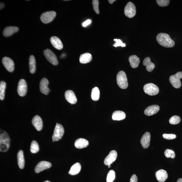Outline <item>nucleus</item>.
<instances>
[{"label": "nucleus", "instance_id": "f704fd0d", "mask_svg": "<svg viewBox=\"0 0 182 182\" xmlns=\"http://www.w3.org/2000/svg\"><path fill=\"white\" fill-rule=\"evenodd\" d=\"M181 118L179 116H174L171 117L169 120V123L172 124H176L181 122Z\"/></svg>", "mask_w": 182, "mask_h": 182}, {"label": "nucleus", "instance_id": "2f4dec72", "mask_svg": "<svg viewBox=\"0 0 182 182\" xmlns=\"http://www.w3.org/2000/svg\"><path fill=\"white\" fill-rule=\"evenodd\" d=\"M30 150L31 152L33 154L37 153L39 151V145L37 141H33L32 142Z\"/></svg>", "mask_w": 182, "mask_h": 182}, {"label": "nucleus", "instance_id": "ea45409f", "mask_svg": "<svg viewBox=\"0 0 182 182\" xmlns=\"http://www.w3.org/2000/svg\"><path fill=\"white\" fill-rule=\"evenodd\" d=\"M138 178L135 174L133 175L130 179V182H137Z\"/></svg>", "mask_w": 182, "mask_h": 182}, {"label": "nucleus", "instance_id": "72a5a7b5", "mask_svg": "<svg viewBox=\"0 0 182 182\" xmlns=\"http://www.w3.org/2000/svg\"><path fill=\"white\" fill-rule=\"evenodd\" d=\"M164 154L167 158H174L175 156L174 151L170 149H166L164 152Z\"/></svg>", "mask_w": 182, "mask_h": 182}, {"label": "nucleus", "instance_id": "2eb2a0df", "mask_svg": "<svg viewBox=\"0 0 182 182\" xmlns=\"http://www.w3.org/2000/svg\"><path fill=\"white\" fill-rule=\"evenodd\" d=\"M65 99L72 104H74L77 102V99L73 91L68 90L65 93Z\"/></svg>", "mask_w": 182, "mask_h": 182}, {"label": "nucleus", "instance_id": "a878e982", "mask_svg": "<svg viewBox=\"0 0 182 182\" xmlns=\"http://www.w3.org/2000/svg\"><path fill=\"white\" fill-rule=\"evenodd\" d=\"M92 55L90 53H87L82 54L80 56L79 58L80 62L82 64L89 63L92 60Z\"/></svg>", "mask_w": 182, "mask_h": 182}, {"label": "nucleus", "instance_id": "f257e3e1", "mask_svg": "<svg viewBox=\"0 0 182 182\" xmlns=\"http://www.w3.org/2000/svg\"><path fill=\"white\" fill-rule=\"evenodd\" d=\"M158 43L165 47L171 48L175 45V42L167 34L161 33L158 34L156 38Z\"/></svg>", "mask_w": 182, "mask_h": 182}, {"label": "nucleus", "instance_id": "79ce46f5", "mask_svg": "<svg viewBox=\"0 0 182 182\" xmlns=\"http://www.w3.org/2000/svg\"><path fill=\"white\" fill-rule=\"evenodd\" d=\"M108 1H109V3L110 4H112L113 3L114 1H116L115 0H108Z\"/></svg>", "mask_w": 182, "mask_h": 182}, {"label": "nucleus", "instance_id": "c85d7f7f", "mask_svg": "<svg viewBox=\"0 0 182 182\" xmlns=\"http://www.w3.org/2000/svg\"><path fill=\"white\" fill-rule=\"evenodd\" d=\"M29 63L31 73H34L36 71V62L35 57L33 55H31L29 57Z\"/></svg>", "mask_w": 182, "mask_h": 182}, {"label": "nucleus", "instance_id": "4be33fe9", "mask_svg": "<svg viewBox=\"0 0 182 182\" xmlns=\"http://www.w3.org/2000/svg\"><path fill=\"white\" fill-rule=\"evenodd\" d=\"M89 144V142L87 140L83 138H79L76 141L75 146L77 149H82L87 147Z\"/></svg>", "mask_w": 182, "mask_h": 182}, {"label": "nucleus", "instance_id": "1a4fd4ad", "mask_svg": "<svg viewBox=\"0 0 182 182\" xmlns=\"http://www.w3.org/2000/svg\"><path fill=\"white\" fill-rule=\"evenodd\" d=\"M44 54L47 60L52 64L57 65L58 64V61L56 55L54 52L49 49H46L44 51Z\"/></svg>", "mask_w": 182, "mask_h": 182}, {"label": "nucleus", "instance_id": "20e7f679", "mask_svg": "<svg viewBox=\"0 0 182 182\" xmlns=\"http://www.w3.org/2000/svg\"><path fill=\"white\" fill-rule=\"evenodd\" d=\"M182 79V72H179L175 74L170 76L169 81L172 86L176 88H179L181 87V79Z\"/></svg>", "mask_w": 182, "mask_h": 182}, {"label": "nucleus", "instance_id": "58836bf2", "mask_svg": "<svg viewBox=\"0 0 182 182\" xmlns=\"http://www.w3.org/2000/svg\"><path fill=\"white\" fill-rule=\"evenodd\" d=\"M163 137L164 139H166L172 140L175 139L176 135L174 134H163Z\"/></svg>", "mask_w": 182, "mask_h": 182}, {"label": "nucleus", "instance_id": "f8f14e48", "mask_svg": "<svg viewBox=\"0 0 182 182\" xmlns=\"http://www.w3.org/2000/svg\"><path fill=\"white\" fill-rule=\"evenodd\" d=\"M52 164L50 163L45 161H42L40 162L36 166L35 172L37 173H39L46 169L50 168Z\"/></svg>", "mask_w": 182, "mask_h": 182}, {"label": "nucleus", "instance_id": "a211bd4d", "mask_svg": "<svg viewBox=\"0 0 182 182\" xmlns=\"http://www.w3.org/2000/svg\"><path fill=\"white\" fill-rule=\"evenodd\" d=\"M156 179L160 182H164L168 177V175L166 171L163 169H160L156 173Z\"/></svg>", "mask_w": 182, "mask_h": 182}, {"label": "nucleus", "instance_id": "b1692460", "mask_svg": "<svg viewBox=\"0 0 182 182\" xmlns=\"http://www.w3.org/2000/svg\"><path fill=\"white\" fill-rule=\"evenodd\" d=\"M126 117V114L124 112L121 111H116L114 112L112 115V118L114 120H123Z\"/></svg>", "mask_w": 182, "mask_h": 182}, {"label": "nucleus", "instance_id": "e433bc0d", "mask_svg": "<svg viewBox=\"0 0 182 182\" xmlns=\"http://www.w3.org/2000/svg\"><path fill=\"white\" fill-rule=\"evenodd\" d=\"M99 1L98 0H93L92 1L93 8L95 12L98 14L99 13Z\"/></svg>", "mask_w": 182, "mask_h": 182}, {"label": "nucleus", "instance_id": "ddd939ff", "mask_svg": "<svg viewBox=\"0 0 182 182\" xmlns=\"http://www.w3.org/2000/svg\"><path fill=\"white\" fill-rule=\"evenodd\" d=\"M49 84L48 80L46 78H44L42 79L40 83V88L41 92L45 95H47L50 92V90L48 87Z\"/></svg>", "mask_w": 182, "mask_h": 182}, {"label": "nucleus", "instance_id": "f03ea898", "mask_svg": "<svg viewBox=\"0 0 182 182\" xmlns=\"http://www.w3.org/2000/svg\"><path fill=\"white\" fill-rule=\"evenodd\" d=\"M10 139L9 135L5 131H1L0 134V151L5 152L8 151L10 146Z\"/></svg>", "mask_w": 182, "mask_h": 182}, {"label": "nucleus", "instance_id": "6e6552de", "mask_svg": "<svg viewBox=\"0 0 182 182\" xmlns=\"http://www.w3.org/2000/svg\"><path fill=\"white\" fill-rule=\"evenodd\" d=\"M56 13L54 11H50L44 13L41 15L40 19L44 23H48L51 22L56 16Z\"/></svg>", "mask_w": 182, "mask_h": 182}, {"label": "nucleus", "instance_id": "9d476101", "mask_svg": "<svg viewBox=\"0 0 182 182\" xmlns=\"http://www.w3.org/2000/svg\"><path fill=\"white\" fill-rule=\"evenodd\" d=\"M27 92V85L26 81L23 79L20 80L19 82L17 87V92L21 97H24Z\"/></svg>", "mask_w": 182, "mask_h": 182}, {"label": "nucleus", "instance_id": "a19ab883", "mask_svg": "<svg viewBox=\"0 0 182 182\" xmlns=\"http://www.w3.org/2000/svg\"><path fill=\"white\" fill-rule=\"evenodd\" d=\"M91 22H92V21L90 20H87L85 22L83 23V24H82V26L83 27H85L87 26L88 25L90 24Z\"/></svg>", "mask_w": 182, "mask_h": 182}, {"label": "nucleus", "instance_id": "c03bdc74", "mask_svg": "<svg viewBox=\"0 0 182 182\" xmlns=\"http://www.w3.org/2000/svg\"><path fill=\"white\" fill-rule=\"evenodd\" d=\"M177 182H182V179H179L177 181Z\"/></svg>", "mask_w": 182, "mask_h": 182}, {"label": "nucleus", "instance_id": "37998d69", "mask_svg": "<svg viewBox=\"0 0 182 182\" xmlns=\"http://www.w3.org/2000/svg\"><path fill=\"white\" fill-rule=\"evenodd\" d=\"M1 9H2V8H3L4 7V6H5V4H4V3H1Z\"/></svg>", "mask_w": 182, "mask_h": 182}, {"label": "nucleus", "instance_id": "423d86ee", "mask_svg": "<svg viewBox=\"0 0 182 182\" xmlns=\"http://www.w3.org/2000/svg\"><path fill=\"white\" fill-rule=\"evenodd\" d=\"M64 133V129L61 124L56 123L52 139L54 141L60 140L63 137Z\"/></svg>", "mask_w": 182, "mask_h": 182}, {"label": "nucleus", "instance_id": "49530a36", "mask_svg": "<svg viewBox=\"0 0 182 182\" xmlns=\"http://www.w3.org/2000/svg\"><path fill=\"white\" fill-rule=\"evenodd\" d=\"M44 182H50V181H44Z\"/></svg>", "mask_w": 182, "mask_h": 182}, {"label": "nucleus", "instance_id": "9b49d317", "mask_svg": "<svg viewBox=\"0 0 182 182\" xmlns=\"http://www.w3.org/2000/svg\"><path fill=\"white\" fill-rule=\"evenodd\" d=\"M2 63L4 66L8 71L12 72L14 71V63L11 58L7 57H4L2 59Z\"/></svg>", "mask_w": 182, "mask_h": 182}, {"label": "nucleus", "instance_id": "5701e85b", "mask_svg": "<svg viewBox=\"0 0 182 182\" xmlns=\"http://www.w3.org/2000/svg\"><path fill=\"white\" fill-rule=\"evenodd\" d=\"M143 65L146 66V69L149 72H151L155 67V65L151 62L149 57H147L143 61Z\"/></svg>", "mask_w": 182, "mask_h": 182}, {"label": "nucleus", "instance_id": "393cba45", "mask_svg": "<svg viewBox=\"0 0 182 182\" xmlns=\"http://www.w3.org/2000/svg\"><path fill=\"white\" fill-rule=\"evenodd\" d=\"M131 67L133 68H136L138 67L140 60L138 57L135 55L131 56L129 59Z\"/></svg>", "mask_w": 182, "mask_h": 182}, {"label": "nucleus", "instance_id": "39448f33", "mask_svg": "<svg viewBox=\"0 0 182 182\" xmlns=\"http://www.w3.org/2000/svg\"><path fill=\"white\" fill-rule=\"evenodd\" d=\"M144 92L150 96H155L159 92V88L156 85L152 83L147 84L144 86Z\"/></svg>", "mask_w": 182, "mask_h": 182}, {"label": "nucleus", "instance_id": "4468645a", "mask_svg": "<svg viewBox=\"0 0 182 182\" xmlns=\"http://www.w3.org/2000/svg\"><path fill=\"white\" fill-rule=\"evenodd\" d=\"M117 152L113 150L110 152L109 155L105 158L104 160V163L106 165H111L115 162L117 159Z\"/></svg>", "mask_w": 182, "mask_h": 182}, {"label": "nucleus", "instance_id": "f3484780", "mask_svg": "<svg viewBox=\"0 0 182 182\" xmlns=\"http://www.w3.org/2000/svg\"><path fill=\"white\" fill-rule=\"evenodd\" d=\"M34 126L38 131H41L43 127V121L41 117L39 116L36 115L34 117L32 121Z\"/></svg>", "mask_w": 182, "mask_h": 182}, {"label": "nucleus", "instance_id": "7c9ffc66", "mask_svg": "<svg viewBox=\"0 0 182 182\" xmlns=\"http://www.w3.org/2000/svg\"><path fill=\"white\" fill-rule=\"evenodd\" d=\"M6 84L5 82L1 81L0 82V99L3 100L5 98V90Z\"/></svg>", "mask_w": 182, "mask_h": 182}, {"label": "nucleus", "instance_id": "dca6fc26", "mask_svg": "<svg viewBox=\"0 0 182 182\" xmlns=\"http://www.w3.org/2000/svg\"><path fill=\"white\" fill-rule=\"evenodd\" d=\"M151 135L149 132H147L143 135L141 139V143L144 149H147L149 147L151 141Z\"/></svg>", "mask_w": 182, "mask_h": 182}, {"label": "nucleus", "instance_id": "c756f323", "mask_svg": "<svg viewBox=\"0 0 182 182\" xmlns=\"http://www.w3.org/2000/svg\"><path fill=\"white\" fill-rule=\"evenodd\" d=\"M100 96V92L99 88L96 87L93 88L91 93V97L93 100L94 101H98L99 98Z\"/></svg>", "mask_w": 182, "mask_h": 182}, {"label": "nucleus", "instance_id": "bb28decb", "mask_svg": "<svg viewBox=\"0 0 182 182\" xmlns=\"http://www.w3.org/2000/svg\"><path fill=\"white\" fill-rule=\"evenodd\" d=\"M81 165L79 163H77L74 164L71 167L69 173L72 175H77L81 171Z\"/></svg>", "mask_w": 182, "mask_h": 182}, {"label": "nucleus", "instance_id": "cd10ccee", "mask_svg": "<svg viewBox=\"0 0 182 182\" xmlns=\"http://www.w3.org/2000/svg\"><path fill=\"white\" fill-rule=\"evenodd\" d=\"M17 160L18 165L19 168L21 169L24 168L25 165V160L23 152L22 150H20L18 152Z\"/></svg>", "mask_w": 182, "mask_h": 182}, {"label": "nucleus", "instance_id": "6ab92c4d", "mask_svg": "<svg viewBox=\"0 0 182 182\" xmlns=\"http://www.w3.org/2000/svg\"><path fill=\"white\" fill-rule=\"evenodd\" d=\"M160 109V107L157 105H153L147 107L144 113L147 116H151L157 113Z\"/></svg>", "mask_w": 182, "mask_h": 182}, {"label": "nucleus", "instance_id": "0eeeda50", "mask_svg": "<svg viewBox=\"0 0 182 182\" xmlns=\"http://www.w3.org/2000/svg\"><path fill=\"white\" fill-rule=\"evenodd\" d=\"M136 8L134 4L132 2H129L124 8L125 15L129 18H132L136 15Z\"/></svg>", "mask_w": 182, "mask_h": 182}, {"label": "nucleus", "instance_id": "7ed1b4c3", "mask_svg": "<svg viewBox=\"0 0 182 182\" xmlns=\"http://www.w3.org/2000/svg\"><path fill=\"white\" fill-rule=\"evenodd\" d=\"M117 84L119 87L122 89H125L128 87V83L126 74L123 71L118 72L116 77Z\"/></svg>", "mask_w": 182, "mask_h": 182}, {"label": "nucleus", "instance_id": "412c9836", "mask_svg": "<svg viewBox=\"0 0 182 182\" xmlns=\"http://www.w3.org/2000/svg\"><path fill=\"white\" fill-rule=\"evenodd\" d=\"M50 41L53 46L56 49L60 50L63 48V45L62 42L58 37H52L50 38Z\"/></svg>", "mask_w": 182, "mask_h": 182}, {"label": "nucleus", "instance_id": "aec40b11", "mask_svg": "<svg viewBox=\"0 0 182 182\" xmlns=\"http://www.w3.org/2000/svg\"><path fill=\"white\" fill-rule=\"evenodd\" d=\"M19 31V28L16 26H8L4 29L3 35L6 37H10Z\"/></svg>", "mask_w": 182, "mask_h": 182}, {"label": "nucleus", "instance_id": "c9c22d12", "mask_svg": "<svg viewBox=\"0 0 182 182\" xmlns=\"http://www.w3.org/2000/svg\"><path fill=\"white\" fill-rule=\"evenodd\" d=\"M158 5L160 7H166L169 5L170 1L169 0H157L156 1Z\"/></svg>", "mask_w": 182, "mask_h": 182}, {"label": "nucleus", "instance_id": "a18cd8bd", "mask_svg": "<svg viewBox=\"0 0 182 182\" xmlns=\"http://www.w3.org/2000/svg\"><path fill=\"white\" fill-rule=\"evenodd\" d=\"M108 167L109 168H110L111 167V165H108Z\"/></svg>", "mask_w": 182, "mask_h": 182}, {"label": "nucleus", "instance_id": "4c0bfd02", "mask_svg": "<svg viewBox=\"0 0 182 182\" xmlns=\"http://www.w3.org/2000/svg\"><path fill=\"white\" fill-rule=\"evenodd\" d=\"M114 41L115 42V43L114 44L113 46L116 47H117L121 46L122 47H125L126 46L125 44L123 43L120 39H114Z\"/></svg>", "mask_w": 182, "mask_h": 182}, {"label": "nucleus", "instance_id": "473e14b6", "mask_svg": "<svg viewBox=\"0 0 182 182\" xmlns=\"http://www.w3.org/2000/svg\"><path fill=\"white\" fill-rule=\"evenodd\" d=\"M115 177V172L113 170H110L108 173L107 177V182H113Z\"/></svg>", "mask_w": 182, "mask_h": 182}]
</instances>
